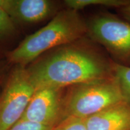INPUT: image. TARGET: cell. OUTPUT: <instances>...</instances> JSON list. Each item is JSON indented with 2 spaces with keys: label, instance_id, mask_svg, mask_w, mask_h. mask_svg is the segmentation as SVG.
I'll return each instance as SVG.
<instances>
[{
  "label": "cell",
  "instance_id": "obj_1",
  "mask_svg": "<svg viewBox=\"0 0 130 130\" xmlns=\"http://www.w3.org/2000/svg\"><path fill=\"white\" fill-rule=\"evenodd\" d=\"M83 39L26 68L36 90L63 89L115 77L116 63Z\"/></svg>",
  "mask_w": 130,
  "mask_h": 130
},
{
  "label": "cell",
  "instance_id": "obj_2",
  "mask_svg": "<svg viewBox=\"0 0 130 130\" xmlns=\"http://www.w3.org/2000/svg\"><path fill=\"white\" fill-rule=\"evenodd\" d=\"M87 32V22L78 11L64 10L9 52L7 60L24 67L45 51L60 45L76 42L85 37Z\"/></svg>",
  "mask_w": 130,
  "mask_h": 130
},
{
  "label": "cell",
  "instance_id": "obj_3",
  "mask_svg": "<svg viewBox=\"0 0 130 130\" xmlns=\"http://www.w3.org/2000/svg\"><path fill=\"white\" fill-rule=\"evenodd\" d=\"M122 101L115 77L76 84L64 95L62 120L68 117L86 119Z\"/></svg>",
  "mask_w": 130,
  "mask_h": 130
},
{
  "label": "cell",
  "instance_id": "obj_4",
  "mask_svg": "<svg viewBox=\"0 0 130 130\" xmlns=\"http://www.w3.org/2000/svg\"><path fill=\"white\" fill-rule=\"evenodd\" d=\"M87 22V32L104 47L117 64L130 66V23L110 13H101Z\"/></svg>",
  "mask_w": 130,
  "mask_h": 130
},
{
  "label": "cell",
  "instance_id": "obj_5",
  "mask_svg": "<svg viewBox=\"0 0 130 130\" xmlns=\"http://www.w3.org/2000/svg\"><path fill=\"white\" fill-rule=\"evenodd\" d=\"M35 92L27 69L16 68L0 94V130H7L21 119Z\"/></svg>",
  "mask_w": 130,
  "mask_h": 130
},
{
  "label": "cell",
  "instance_id": "obj_6",
  "mask_svg": "<svg viewBox=\"0 0 130 130\" xmlns=\"http://www.w3.org/2000/svg\"><path fill=\"white\" fill-rule=\"evenodd\" d=\"M62 89L36 90L21 119L54 128L62 121L64 95Z\"/></svg>",
  "mask_w": 130,
  "mask_h": 130
},
{
  "label": "cell",
  "instance_id": "obj_7",
  "mask_svg": "<svg viewBox=\"0 0 130 130\" xmlns=\"http://www.w3.org/2000/svg\"><path fill=\"white\" fill-rule=\"evenodd\" d=\"M0 7L13 21L24 23L39 22L55 10L54 3L48 0H0Z\"/></svg>",
  "mask_w": 130,
  "mask_h": 130
},
{
  "label": "cell",
  "instance_id": "obj_8",
  "mask_svg": "<svg viewBox=\"0 0 130 130\" xmlns=\"http://www.w3.org/2000/svg\"><path fill=\"white\" fill-rule=\"evenodd\" d=\"M87 130H130V104L122 101L86 119Z\"/></svg>",
  "mask_w": 130,
  "mask_h": 130
},
{
  "label": "cell",
  "instance_id": "obj_9",
  "mask_svg": "<svg viewBox=\"0 0 130 130\" xmlns=\"http://www.w3.org/2000/svg\"><path fill=\"white\" fill-rule=\"evenodd\" d=\"M128 0H66L68 9L78 11L90 6H102L118 9L125 5Z\"/></svg>",
  "mask_w": 130,
  "mask_h": 130
},
{
  "label": "cell",
  "instance_id": "obj_10",
  "mask_svg": "<svg viewBox=\"0 0 130 130\" xmlns=\"http://www.w3.org/2000/svg\"><path fill=\"white\" fill-rule=\"evenodd\" d=\"M115 77L118 81L123 100L130 104V66L116 63Z\"/></svg>",
  "mask_w": 130,
  "mask_h": 130
},
{
  "label": "cell",
  "instance_id": "obj_11",
  "mask_svg": "<svg viewBox=\"0 0 130 130\" xmlns=\"http://www.w3.org/2000/svg\"><path fill=\"white\" fill-rule=\"evenodd\" d=\"M53 130H87L86 119L68 117L62 120Z\"/></svg>",
  "mask_w": 130,
  "mask_h": 130
},
{
  "label": "cell",
  "instance_id": "obj_12",
  "mask_svg": "<svg viewBox=\"0 0 130 130\" xmlns=\"http://www.w3.org/2000/svg\"><path fill=\"white\" fill-rule=\"evenodd\" d=\"M14 30V21L0 7V40L10 35Z\"/></svg>",
  "mask_w": 130,
  "mask_h": 130
},
{
  "label": "cell",
  "instance_id": "obj_13",
  "mask_svg": "<svg viewBox=\"0 0 130 130\" xmlns=\"http://www.w3.org/2000/svg\"><path fill=\"white\" fill-rule=\"evenodd\" d=\"M53 128L38 123L21 119L7 130H53Z\"/></svg>",
  "mask_w": 130,
  "mask_h": 130
},
{
  "label": "cell",
  "instance_id": "obj_14",
  "mask_svg": "<svg viewBox=\"0 0 130 130\" xmlns=\"http://www.w3.org/2000/svg\"><path fill=\"white\" fill-rule=\"evenodd\" d=\"M117 11L122 18L130 23V0H128V3L125 5L117 9Z\"/></svg>",
  "mask_w": 130,
  "mask_h": 130
}]
</instances>
